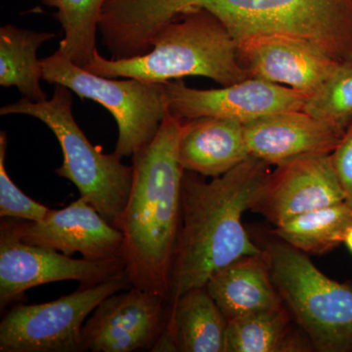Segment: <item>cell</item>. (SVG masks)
I'll list each match as a JSON object with an SVG mask.
<instances>
[{"label": "cell", "instance_id": "5", "mask_svg": "<svg viewBox=\"0 0 352 352\" xmlns=\"http://www.w3.org/2000/svg\"><path fill=\"white\" fill-rule=\"evenodd\" d=\"M72 90L55 85L52 98L32 102L22 98L0 109V115H25L43 122L56 136L63 153V164L55 170L60 177L76 185L80 197L116 228L131 195L133 168L122 163L115 152L105 154L88 140L72 112Z\"/></svg>", "mask_w": 352, "mask_h": 352}, {"label": "cell", "instance_id": "26", "mask_svg": "<svg viewBox=\"0 0 352 352\" xmlns=\"http://www.w3.org/2000/svg\"><path fill=\"white\" fill-rule=\"evenodd\" d=\"M151 351H178L177 344L170 329L164 326V330L160 333L159 337L153 346Z\"/></svg>", "mask_w": 352, "mask_h": 352}, {"label": "cell", "instance_id": "15", "mask_svg": "<svg viewBox=\"0 0 352 352\" xmlns=\"http://www.w3.org/2000/svg\"><path fill=\"white\" fill-rule=\"evenodd\" d=\"M243 124L250 155L277 166L331 154L344 134L302 110L271 113Z\"/></svg>", "mask_w": 352, "mask_h": 352}, {"label": "cell", "instance_id": "25", "mask_svg": "<svg viewBox=\"0 0 352 352\" xmlns=\"http://www.w3.org/2000/svg\"><path fill=\"white\" fill-rule=\"evenodd\" d=\"M333 168L352 207V122L347 127L338 147L331 153Z\"/></svg>", "mask_w": 352, "mask_h": 352}, {"label": "cell", "instance_id": "3", "mask_svg": "<svg viewBox=\"0 0 352 352\" xmlns=\"http://www.w3.org/2000/svg\"><path fill=\"white\" fill-rule=\"evenodd\" d=\"M182 122L170 113L151 143L132 156L133 178L122 231L132 287L168 300L182 217Z\"/></svg>", "mask_w": 352, "mask_h": 352}, {"label": "cell", "instance_id": "6", "mask_svg": "<svg viewBox=\"0 0 352 352\" xmlns=\"http://www.w3.org/2000/svg\"><path fill=\"white\" fill-rule=\"evenodd\" d=\"M263 251L275 288L315 349L351 352V285L326 276L305 252L287 243H268Z\"/></svg>", "mask_w": 352, "mask_h": 352}, {"label": "cell", "instance_id": "12", "mask_svg": "<svg viewBox=\"0 0 352 352\" xmlns=\"http://www.w3.org/2000/svg\"><path fill=\"white\" fill-rule=\"evenodd\" d=\"M25 244L47 248L72 256L80 252L90 261L124 259V234L80 197L62 210H51L39 221H1Z\"/></svg>", "mask_w": 352, "mask_h": 352}, {"label": "cell", "instance_id": "24", "mask_svg": "<svg viewBox=\"0 0 352 352\" xmlns=\"http://www.w3.org/2000/svg\"><path fill=\"white\" fill-rule=\"evenodd\" d=\"M7 135L0 132V217L39 221L50 212V208L32 200L16 186L9 177L6 166Z\"/></svg>", "mask_w": 352, "mask_h": 352}, {"label": "cell", "instance_id": "7", "mask_svg": "<svg viewBox=\"0 0 352 352\" xmlns=\"http://www.w3.org/2000/svg\"><path fill=\"white\" fill-rule=\"evenodd\" d=\"M41 63L45 82L64 85L112 113L119 127L115 153L120 157H132L149 145L168 115L166 83L96 75L74 63L59 50Z\"/></svg>", "mask_w": 352, "mask_h": 352}, {"label": "cell", "instance_id": "16", "mask_svg": "<svg viewBox=\"0 0 352 352\" xmlns=\"http://www.w3.org/2000/svg\"><path fill=\"white\" fill-rule=\"evenodd\" d=\"M178 157L185 170L210 177L224 175L251 157L244 124L217 117L185 120Z\"/></svg>", "mask_w": 352, "mask_h": 352}, {"label": "cell", "instance_id": "4", "mask_svg": "<svg viewBox=\"0 0 352 352\" xmlns=\"http://www.w3.org/2000/svg\"><path fill=\"white\" fill-rule=\"evenodd\" d=\"M147 53L105 59L98 50L85 69L106 78L166 83L184 76H205L222 87L251 78L240 63L238 47L226 25L205 9L188 11L160 28Z\"/></svg>", "mask_w": 352, "mask_h": 352}, {"label": "cell", "instance_id": "10", "mask_svg": "<svg viewBox=\"0 0 352 352\" xmlns=\"http://www.w3.org/2000/svg\"><path fill=\"white\" fill-rule=\"evenodd\" d=\"M168 111L176 119L217 117L245 122L305 107L308 97L289 87L250 78L219 89L187 87L182 80L166 82Z\"/></svg>", "mask_w": 352, "mask_h": 352}, {"label": "cell", "instance_id": "1", "mask_svg": "<svg viewBox=\"0 0 352 352\" xmlns=\"http://www.w3.org/2000/svg\"><path fill=\"white\" fill-rule=\"evenodd\" d=\"M205 9L238 41L280 34L303 39L338 62L352 59V0H106L100 29L120 57L145 54L160 28Z\"/></svg>", "mask_w": 352, "mask_h": 352}, {"label": "cell", "instance_id": "8", "mask_svg": "<svg viewBox=\"0 0 352 352\" xmlns=\"http://www.w3.org/2000/svg\"><path fill=\"white\" fill-rule=\"evenodd\" d=\"M131 287L126 271L52 302L19 303L0 322V351H82V330L90 314L109 296Z\"/></svg>", "mask_w": 352, "mask_h": 352}, {"label": "cell", "instance_id": "23", "mask_svg": "<svg viewBox=\"0 0 352 352\" xmlns=\"http://www.w3.org/2000/svg\"><path fill=\"white\" fill-rule=\"evenodd\" d=\"M302 111L346 132L352 122V59L338 63Z\"/></svg>", "mask_w": 352, "mask_h": 352}, {"label": "cell", "instance_id": "18", "mask_svg": "<svg viewBox=\"0 0 352 352\" xmlns=\"http://www.w3.org/2000/svg\"><path fill=\"white\" fill-rule=\"evenodd\" d=\"M166 327L178 351L224 352L227 319L206 287L190 289L170 303Z\"/></svg>", "mask_w": 352, "mask_h": 352}, {"label": "cell", "instance_id": "2", "mask_svg": "<svg viewBox=\"0 0 352 352\" xmlns=\"http://www.w3.org/2000/svg\"><path fill=\"white\" fill-rule=\"evenodd\" d=\"M270 164L250 157L207 182L184 170L182 217L168 302L203 288L229 264L263 252L245 232L242 215L251 207L271 175Z\"/></svg>", "mask_w": 352, "mask_h": 352}, {"label": "cell", "instance_id": "9", "mask_svg": "<svg viewBox=\"0 0 352 352\" xmlns=\"http://www.w3.org/2000/svg\"><path fill=\"white\" fill-rule=\"evenodd\" d=\"M124 259L90 261L25 244L0 224V307L19 300L25 292L41 285L78 281L80 287L103 283L126 272Z\"/></svg>", "mask_w": 352, "mask_h": 352}, {"label": "cell", "instance_id": "13", "mask_svg": "<svg viewBox=\"0 0 352 352\" xmlns=\"http://www.w3.org/2000/svg\"><path fill=\"white\" fill-rule=\"evenodd\" d=\"M346 201L331 154L310 155L278 166L251 210L279 226L296 215Z\"/></svg>", "mask_w": 352, "mask_h": 352}, {"label": "cell", "instance_id": "14", "mask_svg": "<svg viewBox=\"0 0 352 352\" xmlns=\"http://www.w3.org/2000/svg\"><path fill=\"white\" fill-rule=\"evenodd\" d=\"M238 54L251 78L288 85L307 97L319 89L339 63L314 44L280 34L245 39L239 43Z\"/></svg>", "mask_w": 352, "mask_h": 352}, {"label": "cell", "instance_id": "19", "mask_svg": "<svg viewBox=\"0 0 352 352\" xmlns=\"http://www.w3.org/2000/svg\"><path fill=\"white\" fill-rule=\"evenodd\" d=\"M53 32H34L14 25L0 28V85L15 87L23 98L32 102L47 99L41 87L43 63L38 50L46 41L54 38Z\"/></svg>", "mask_w": 352, "mask_h": 352}, {"label": "cell", "instance_id": "20", "mask_svg": "<svg viewBox=\"0 0 352 352\" xmlns=\"http://www.w3.org/2000/svg\"><path fill=\"white\" fill-rule=\"evenodd\" d=\"M351 226L352 207L344 201L292 217L272 233L305 254H323L344 243Z\"/></svg>", "mask_w": 352, "mask_h": 352}, {"label": "cell", "instance_id": "17", "mask_svg": "<svg viewBox=\"0 0 352 352\" xmlns=\"http://www.w3.org/2000/svg\"><path fill=\"white\" fill-rule=\"evenodd\" d=\"M206 289L227 319L282 307L265 252L245 256L214 273Z\"/></svg>", "mask_w": 352, "mask_h": 352}, {"label": "cell", "instance_id": "11", "mask_svg": "<svg viewBox=\"0 0 352 352\" xmlns=\"http://www.w3.org/2000/svg\"><path fill=\"white\" fill-rule=\"evenodd\" d=\"M124 291L102 300L88 317L82 351H151L168 321L170 302L136 287Z\"/></svg>", "mask_w": 352, "mask_h": 352}, {"label": "cell", "instance_id": "21", "mask_svg": "<svg viewBox=\"0 0 352 352\" xmlns=\"http://www.w3.org/2000/svg\"><path fill=\"white\" fill-rule=\"evenodd\" d=\"M283 307L261 310L227 321L224 352H289L307 351L289 332Z\"/></svg>", "mask_w": 352, "mask_h": 352}, {"label": "cell", "instance_id": "27", "mask_svg": "<svg viewBox=\"0 0 352 352\" xmlns=\"http://www.w3.org/2000/svg\"><path fill=\"white\" fill-rule=\"evenodd\" d=\"M344 244L346 245L347 249L349 250V252L352 254V226L351 228L347 231L346 239H344Z\"/></svg>", "mask_w": 352, "mask_h": 352}, {"label": "cell", "instance_id": "22", "mask_svg": "<svg viewBox=\"0 0 352 352\" xmlns=\"http://www.w3.org/2000/svg\"><path fill=\"white\" fill-rule=\"evenodd\" d=\"M44 6L56 9L65 34L59 50L78 66L85 68L96 48L99 20L106 0H41Z\"/></svg>", "mask_w": 352, "mask_h": 352}]
</instances>
